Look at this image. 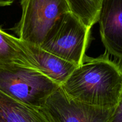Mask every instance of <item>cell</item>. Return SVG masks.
I'll return each mask as SVG.
<instances>
[{"mask_svg": "<svg viewBox=\"0 0 122 122\" xmlns=\"http://www.w3.org/2000/svg\"><path fill=\"white\" fill-rule=\"evenodd\" d=\"M60 86L73 100L114 109L122 91V63L112 60L107 52L97 58L85 56Z\"/></svg>", "mask_w": 122, "mask_h": 122, "instance_id": "cell-1", "label": "cell"}, {"mask_svg": "<svg viewBox=\"0 0 122 122\" xmlns=\"http://www.w3.org/2000/svg\"><path fill=\"white\" fill-rule=\"evenodd\" d=\"M60 86L35 69L18 65L0 66V91L28 106L41 108Z\"/></svg>", "mask_w": 122, "mask_h": 122, "instance_id": "cell-2", "label": "cell"}, {"mask_svg": "<svg viewBox=\"0 0 122 122\" xmlns=\"http://www.w3.org/2000/svg\"><path fill=\"white\" fill-rule=\"evenodd\" d=\"M90 30L71 11L67 12L55 23L39 46L78 66L86 56Z\"/></svg>", "mask_w": 122, "mask_h": 122, "instance_id": "cell-3", "label": "cell"}, {"mask_svg": "<svg viewBox=\"0 0 122 122\" xmlns=\"http://www.w3.org/2000/svg\"><path fill=\"white\" fill-rule=\"evenodd\" d=\"M21 15L13 28L20 40L39 46L58 19L70 11L66 0H21Z\"/></svg>", "mask_w": 122, "mask_h": 122, "instance_id": "cell-4", "label": "cell"}, {"mask_svg": "<svg viewBox=\"0 0 122 122\" xmlns=\"http://www.w3.org/2000/svg\"><path fill=\"white\" fill-rule=\"evenodd\" d=\"M41 109L52 122H109L114 110L73 100L61 86L48 98Z\"/></svg>", "mask_w": 122, "mask_h": 122, "instance_id": "cell-5", "label": "cell"}, {"mask_svg": "<svg viewBox=\"0 0 122 122\" xmlns=\"http://www.w3.org/2000/svg\"><path fill=\"white\" fill-rule=\"evenodd\" d=\"M98 22L107 52L122 60V0H102Z\"/></svg>", "mask_w": 122, "mask_h": 122, "instance_id": "cell-6", "label": "cell"}, {"mask_svg": "<svg viewBox=\"0 0 122 122\" xmlns=\"http://www.w3.org/2000/svg\"><path fill=\"white\" fill-rule=\"evenodd\" d=\"M17 42L35 63L37 70L60 86L66 82L76 66L55 55L17 38Z\"/></svg>", "mask_w": 122, "mask_h": 122, "instance_id": "cell-7", "label": "cell"}, {"mask_svg": "<svg viewBox=\"0 0 122 122\" xmlns=\"http://www.w3.org/2000/svg\"><path fill=\"white\" fill-rule=\"evenodd\" d=\"M0 122H52L40 108L16 101L0 91Z\"/></svg>", "mask_w": 122, "mask_h": 122, "instance_id": "cell-8", "label": "cell"}, {"mask_svg": "<svg viewBox=\"0 0 122 122\" xmlns=\"http://www.w3.org/2000/svg\"><path fill=\"white\" fill-rule=\"evenodd\" d=\"M5 65L21 66L37 70L31 57L18 44L16 37L0 27V66Z\"/></svg>", "mask_w": 122, "mask_h": 122, "instance_id": "cell-9", "label": "cell"}, {"mask_svg": "<svg viewBox=\"0 0 122 122\" xmlns=\"http://www.w3.org/2000/svg\"><path fill=\"white\" fill-rule=\"evenodd\" d=\"M70 11L87 27H91L98 21L102 0H66Z\"/></svg>", "mask_w": 122, "mask_h": 122, "instance_id": "cell-10", "label": "cell"}, {"mask_svg": "<svg viewBox=\"0 0 122 122\" xmlns=\"http://www.w3.org/2000/svg\"><path fill=\"white\" fill-rule=\"evenodd\" d=\"M109 122H122V91L119 102L114 108L113 114Z\"/></svg>", "mask_w": 122, "mask_h": 122, "instance_id": "cell-11", "label": "cell"}, {"mask_svg": "<svg viewBox=\"0 0 122 122\" xmlns=\"http://www.w3.org/2000/svg\"><path fill=\"white\" fill-rule=\"evenodd\" d=\"M16 0H0V7H5L11 5Z\"/></svg>", "mask_w": 122, "mask_h": 122, "instance_id": "cell-12", "label": "cell"}]
</instances>
